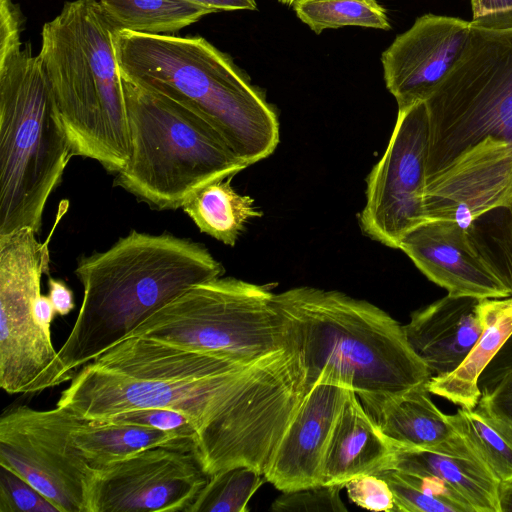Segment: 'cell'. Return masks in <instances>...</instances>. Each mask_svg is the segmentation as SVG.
<instances>
[{
	"mask_svg": "<svg viewBox=\"0 0 512 512\" xmlns=\"http://www.w3.org/2000/svg\"><path fill=\"white\" fill-rule=\"evenodd\" d=\"M306 392L295 346L243 363L129 336L83 365L57 406L89 421L139 408L177 411L193 423L210 476L239 465L263 472Z\"/></svg>",
	"mask_w": 512,
	"mask_h": 512,
	"instance_id": "obj_1",
	"label": "cell"
},
{
	"mask_svg": "<svg viewBox=\"0 0 512 512\" xmlns=\"http://www.w3.org/2000/svg\"><path fill=\"white\" fill-rule=\"evenodd\" d=\"M224 273L201 243L170 233L131 230L110 248L83 256L75 275L83 286L76 321L57 351L60 383L125 339L188 288Z\"/></svg>",
	"mask_w": 512,
	"mask_h": 512,
	"instance_id": "obj_2",
	"label": "cell"
},
{
	"mask_svg": "<svg viewBox=\"0 0 512 512\" xmlns=\"http://www.w3.org/2000/svg\"><path fill=\"white\" fill-rule=\"evenodd\" d=\"M113 43L122 79L201 116L248 166L276 149L275 109L229 55L205 38L118 30Z\"/></svg>",
	"mask_w": 512,
	"mask_h": 512,
	"instance_id": "obj_3",
	"label": "cell"
},
{
	"mask_svg": "<svg viewBox=\"0 0 512 512\" xmlns=\"http://www.w3.org/2000/svg\"><path fill=\"white\" fill-rule=\"evenodd\" d=\"M118 30L98 0L69 1L43 25L38 54L73 156L97 161L114 174L130 155L113 43Z\"/></svg>",
	"mask_w": 512,
	"mask_h": 512,
	"instance_id": "obj_4",
	"label": "cell"
},
{
	"mask_svg": "<svg viewBox=\"0 0 512 512\" xmlns=\"http://www.w3.org/2000/svg\"><path fill=\"white\" fill-rule=\"evenodd\" d=\"M273 300L295 327L309 389L325 368L357 396L402 393L432 376L403 325L374 304L306 286L274 293Z\"/></svg>",
	"mask_w": 512,
	"mask_h": 512,
	"instance_id": "obj_5",
	"label": "cell"
},
{
	"mask_svg": "<svg viewBox=\"0 0 512 512\" xmlns=\"http://www.w3.org/2000/svg\"><path fill=\"white\" fill-rule=\"evenodd\" d=\"M122 81L130 155L114 186L152 209L174 210L206 184L248 167L201 116L162 94Z\"/></svg>",
	"mask_w": 512,
	"mask_h": 512,
	"instance_id": "obj_6",
	"label": "cell"
},
{
	"mask_svg": "<svg viewBox=\"0 0 512 512\" xmlns=\"http://www.w3.org/2000/svg\"><path fill=\"white\" fill-rule=\"evenodd\" d=\"M72 157L39 55L27 43L0 56V235L41 230Z\"/></svg>",
	"mask_w": 512,
	"mask_h": 512,
	"instance_id": "obj_7",
	"label": "cell"
},
{
	"mask_svg": "<svg viewBox=\"0 0 512 512\" xmlns=\"http://www.w3.org/2000/svg\"><path fill=\"white\" fill-rule=\"evenodd\" d=\"M425 102L426 180L487 137L512 143V11L470 21L463 53Z\"/></svg>",
	"mask_w": 512,
	"mask_h": 512,
	"instance_id": "obj_8",
	"label": "cell"
},
{
	"mask_svg": "<svg viewBox=\"0 0 512 512\" xmlns=\"http://www.w3.org/2000/svg\"><path fill=\"white\" fill-rule=\"evenodd\" d=\"M273 296L269 284L221 276L188 288L127 337H146L252 363L298 341L294 325Z\"/></svg>",
	"mask_w": 512,
	"mask_h": 512,
	"instance_id": "obj_9",
	"label": "cell"
},
{
	"mask_svg": "<svg viewBox=\"0 0 512 512\" xmlns=\"http://www.w3.org/2000/svg\"><path fill=\"white\" fill-rule=\"evenodd\" d=\"M31 228L0 235V386L29 394L60 385L57 351L34 313L41 278L49 272L48 239Z\"/></svg>",
	"mask_w": 512,
	"mask_h": 512,
	"instance_id": "obj_10",
	"label": "cell"
},
{
	"mask_svg": "<svg viewBox=\"0 0 512 512\" xmlns=\"http://www.w3.org/2000/svg\"><path fill=\"white\" fill-rule=\"evenodd\" d=\"M0 465L31 484L59 512H89L96 468L76 445L64 409L6 410L0 419Z\"/></svg>",
	"mask_w": 512,
	"mask_h": 512,
	"instance_id": "obj_11",
	"label": "cell"
},
{
	"mask_svg": "<svg viewBox=\"0 0 512 512\" xmlns=\"http://www.w3.org/2000/svg\"><path fill=\"white\" fill-rule=\"evenodd\" d=\"M430 123L426 102L398 110L385 153L367 178L362 232L399 249L406 232L427 221L424 209Z\"/></svg>",
	"mask_w": 512,
	"mask_h": 512,
	"instance_id": "obj_12",
	"label": "cell"
},
{
	"mask_svg": "<svg viewBox=\"0 0 512 512\" xmlns=\"http://www.w3.org/2000/svg\"><path fill=\"white\" fill-rule=\"evenodd\" d=\"M208 479L196 445L148 447L96 468L89 512H188Z\"/></svg>",
	"mask_w": 512,
	"mask_h": 512,
	"instance_id": "obj_13",
	"label": "cell"
},
{
	"mask_svg": "<svg viewBox=\"0 0 512 512\" xmlns=\"http://www.w3.org/2000/svg\"><path fill=\"white\" fill-rule=\"evenodd\" d=\"M427 220L452 221L466 229L497 209L512 213V143L487 137L426 180Z\"/></svg>",
	"mask_w": 512,
	"mask_h": 512,
	"instance_id": "obj_14",
	"label": "cell"
},
{
	"mask_svg": "<svg viewBox=\"0 0 512 512\" xmlns=\"http://www.w3.org/2000/svg\"><path fill=\"white\" fill-rule=\"evenodd\" d=\"M399 249L449 295L512 296L505 272L484 251L472 229L452 221L427 220L404 234Z\"/></svg>",
	"mask_w": 512,
	"mask_h": 512,
	"instance_id": "obj_15",
	"label": "cell"
},
{
	"mask_svg": "<svg viewBox=\"0 0 512 512\" xmlns=\"http://www.w3.org/2000/svg\"><path fill=\"white\" fill-rule=\"evenodd\" d=\"M470 21L425 14L382 53L384 80L398 110L426 101L463 53Z\"/></svg>",
	"mask_w": 512,
	"mask_h": 512,
	"instance_id": "obj_16",
	"label": "cell"
},
{
	"mask_svg": "<svg viewBox=\"0 0 512 512\" xmlns=\"http://www.w3.org/2000/svg\"><path fill=\"white\" fill-rule=\"evenodd\" d=\"M350 388L338 372L325 368L307 391L264 474L278 490L322 484L328 441Z\"/></svg>",
	"mask_w": 512,
	"mask_h": 512,
	"instance_id": "obj_17",
	"label": "cell"
},
{
	"mask_svg": "<svg viewBox=\"0 0 512 512\" xmlns=\"http://www.w3.org/2000/svg\"><path fill=\"white\" fill-rule=\"evenodd\" d=\"M481 302L447 294L414 311L403 325L410 346L432 376L453 372L470 353L483 329Z\"/></svg>",
	"mask_w": 512,
	"mask_h": 512,
	"instance_id": "obj_18",
	"label": "cell"
},
{
	"mask_svg": "<svg viewBox=\"0 0 512 512\" xmlns=\"http://www.w3.org/2000/svg\"><path fill=\"white\" fill-rule=\"evenodd\" d=\"M391 468L441 479L465 498L475 512H500V482L457 432L429 448L396 446Z\"/></svg>",
	"mask_w": 512,
	"mask_h": 512,
	"instance_id": "obj_19",
	"label": "cell"
},
{
	"mask_svg": "<svg viewBox=\"0 0 512 512\" xmlns=\"http://www.w3.org/2000/svg\"><path fill=\"white\" fill-rule=\"evenodd\" d=\"M395 449L350 388L328 441L322 484L345 485L356 476L390 469Z\"/></svg>",
	"mask_w": 512,
	"mask_h": 512,
	"instance_id": "obj_20",
	"label": "cell"
},
{
	"mask_svg": "<svg viewBox=\"0 0 512 512\" xmlns=\"http://www.w3.org/2000/svg\"><path fill=\"white\" fill-rule=\"evenodd\" d=\"M428 382L398 394L358 396L380 431L397 447L429 448L456 434L431 400Z\"/></svg>",
	"mask_w": 512,
	"mask_h": 512,
	"instance_id": "obj_21",
	"label": "cell"
},
{
	"mask_svg": "<svg viewBox=\"0 0 512 512\" xmlns=\"http://www.w3.org/2000/svg\"><path fill=\"white\" fill-rule=\"evenodd\" d=\"M482 332L462 364L453 372L431 376V394L467 409H474L480 398L478 378L488 363L512 335V296L482 299Z\"/></svg>",
	"mask_w": 512,
	"mask_h": 512,
	"instance_id": "obj_22",
	"label": "cell"
},
{
	"mask_svg": "<svg viewBox=\"0 0 512 512\" xmlns=\"http://www.w3.org/2000/svg\"><path fill=\"white\" fill-rule=\"evenodd\" d=\"M67 415L76 445L94 468L152 446L196 445L179 434L155 428L89 421L69 412Z\"/></svg>",
	"mask_w": 512,
	"mask_h": 512,
	"instance_id": "obj_23",
	"label": "cell"
},
{
	"mask_svg": "<svg viewBox=\"0 0 512 512\" xmlns=\"http://www.w3.org/2000/svg\"><path fill=\"white\" fill-rule=\"evenodd\" d=\"M232 178L206 184L182 206L201 232L229 246L235 245L250 218L261 216L251 197L232 188Z\"/></svg>",
	"mask_w": 512,
	"mask_h": 512,
	"instance_id": "obj_24",
	"label": "cell"
},
{
	"mask_svg": "<svg viewBox=\"0 0 512 512\" xmlns=\"http://www.w3.org/2000/svg\"><path fill=\"white\" fill-rule=\"evenodd\" d=\"M120 29L149 35H173L213 10L186 0H98Z\"/></svg>",
	"mask_w": 512,
	"mask_h": 512,
	"instance_id": "obj_25",
	"label": "cell"
},
{
	"mask_svg": "<svg viewBox=\"0 0 512 512\" xmlns=\"http://www.w3.org/2000/svg\"><path fill=\"white\" fill-rule=\"evenodd\" d=\"M375 475L392 490L395 512H475L465 498L437 477L392 468Z\"/></svg>",
	"mask_w": 512,
	"mask_h": 512,
	"instance_id": "obj_26",
	"label": "cell"
},
{
	"mask_svg": "<svg viewBox=\"0 0 512 512\" xmlns=\"http://www.w3.org/2000/svg\"><path fill=\"white\" fill-rule=\"evenodd\" d=\"M448 419L499 482L512 478V433L483 412L460 407Z\"/></svg>",
	"mask_w": 512,
	"mask_h": 512,
	"instance_id": "obj_27",
	"label": "cell"
},
{
	"mask_svg": "<svg viewBox=\"0 0 512 512\" xmlns=\"http://www.w3.org/2000/svg\"><path fill=\"white\" fill-rule=\"evenodd\" d=\"M293 8L316 34L344 26L391 28L387 13L377 0H297Z\"/></svg>",
	"mask_w": 512,
	"mask_h": 512,
	"instance_id": "obj_28",
	"label": "cell"
},
{
	"mask_svg": "<svg viewBox=\"0 0 512 512\" xmlns=\"http://www.w3.org/2000/svg\"><path fill=\"white\" fill-rule=\"evenodd\" d=\"M266 481L265 475L251 466L223 469L209 476L188 512H247L248 502Z\"/></svg>",
	"mask_w": 512,
	"mask_h": 512,
	"instance_id": "obj_29",
	"label": "cell"
},
{
	"mask_svg": "<svg viewBox=\"0 0 512 512\" xmlns=\"http://www.w3.org/2000/svg\"><path fill=\"white\" fill-rule=\"evenodd\" d=\"M477 410L512 433V335L478 378Z\"/></svg>",
	"mask_w": 512,
	"mask_h": 512,
	"instance_id": "obj_30",
	"label": "cell"
},
{
	"mask_svg": "<svg viewBox=\"0 0 512 512\" xmlns=\"http://www.w3.org/2000/svg\"><path fill=\"white\" fill-rule=\"evenodd\" d=\"M343 488L344 484H320L282 492L270 509L274 512H346L340 497Z\"/></svg>",
	"mask_w": 512,
	"mask_h": 512,
	"instance_id": "obj_31",
	"label": "cell"
},
{
	"mask_svg": "<svg viewBox=\"0 0 512 512\" xmlns=\"http://www.w3.org/2000/svg\"><path fill=\"white\" fill-rule=\"evenodd\" d=\"M0 512H59L36 488L0 465Z\"/></svg>",
	"mask_w": 512,
	"mask_h": 512,
	"instance_id": "obj_32",
	"label": "cell"
},
{
	"mask_svg": "<svg viewBox=\"0 0 512 512\" xmlns=\"http://www.w3.org/2000/svg\"><path fill=\"white\" fill-rule=\"evenodd\" d=\"M96 422L128 424L155 428L197 441V431L188 417L170 409L139 408L127 410Z\"/></svg>",
	"mask_w": 512,
	"mask_h": 512,
	"instance_id": "obj_33",
	"label": "cell"
},
{
	"mask_svg": "<svg viewBox=\"0 0 512 512\" xmlns=\"http://www.w3.org/2000/svg\"><path fill=\"white\" fill-rule=\"evenodd\" d=\"M344 488L357 506L372 510L395 512V500L388 483L375 474H363L348 480Z\"/></svg>",
	"mask_w": 512,
	"mask_h": 512,
	"instance_id": "obj_34",
	"label": "cell"
},
{
	"mask_svg": "<svg viewBox=\"0 0 512 512\" xmlns=\"http://www.w3.org/2000/svg\"><path fill=\"white\" fill-rule=\"evenodd\" d=\"M24 17L13 0H0V56L22 48Z\"/></svg>",
	"mask_w": 512,
	"mask_h": 512,
	"instance_id": "obj_35",
	"label": "cell"
},
{
	"mask_svg": "<svg viewBox=\"0 0 512 512\" xmlns=\"http://www.w3.org/2000/svg\"><path fill=\"white\" fill-rule=\"evenodd\" d=\"M48 297L54 307L55 313L60 316L68 315L75 307L72 290L62 280L48 278Z\"/></svg>",
	"mask_w": 512,
	"mask_h": 512,
	"instance_id": "obj_36",
	"label": "cell"
},
{
	"mask_svg": "<svg viewBox=\"0 0 512 512\" xmlns=\"http://www.w3.org/2000/svg\"><path fill=\"white\" fill-rule=\"evenodd\" d=\"M472 20L512 11V0H471Z\"/></svg>",
	"mask_w": 512,
	"mask_h": 512,
	"instance_id": "obj_37",
	"label": "cell"
},
{
	"mask_svg": "<svg viewBox=\"0 0 512 512\" xmlns=\"http://www.w3.org/2000/svg\"><path fill=\"white\" fill-rule=\"evenodd\" d=\"M190 3L211 9L214 12L232 10H255V0H186Z\"/></svg>",
	"mask_w": 512,
	"mask_h": 512,
	"instance_id": "obj_38",
	"label": "cell"
},
{
	"mask_svg": "<svg viewBox=\"0 0 512 512\" xmlns=\"http://www.w3.org/2000/svg\"><path fill=\"white\" fill-rule=\"evenodd\" d=\"M34 313L37 322L48 332L54 316L56 315L50 298L45 295H38L34 302Z\"/></svg>",
	"mask_w": 512,
	"mask_h": 512,
	"instance_id": "obj_39",
	"label": "cell"
},
{
	"mask_svg": "<svg viewBox=\"0 0 512 512\" xmlns=\"http://www.w3.org/2000/svg\"><path fill=\"white\" fill-rule=\"evenodd\" d=\"M498 502L500 512H512V478L499 483Z\"/></svg>",
	"mask_w": 512,
	"mask_h": 512,
	"instance_id": "obj_40",
	"label": "cell"
},
{
	"mask_svg": "<svg viewBox=\"0 0 512 512\" xmlns=\"http://www.w3.org/2000/svg\"><path fill=\"white\" fill-rule=\"evenodd\" d=\"M511 214V239H512V213ZM511 257H512V253H511ZM509 279H510V284H511V288H512V260H511V264L509 266Z\"/></svg>",
	"mask_w": 512,
	"mask_h": 512,
	"instance_id": "obj_41",
	"label": "cell"
},
{
	"mask_svg": "<svg viewBox=\"0 0 512 512\" xmlns=\"http://www.w3.org/2000/svg\"><path fill=\"white\" fill-rule=\"evenodd\" d=\"M280 3L282 4H285L287 6H293L294 3L297 1V0H278Z\"/></svg>",
	"mask_w": 512,
	"mask_h": 512,
	"instance_id": "obj_42",
	"label": "cell"
}]
</instances>
